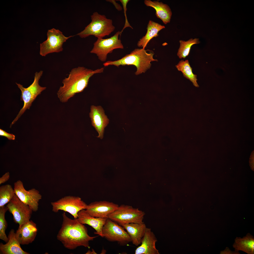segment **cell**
<instances>
[{
    "label": "cell",
    "instance_id": "1",
    "mask_svg": "<svg viewBox=\"0 0 254 254\" xmlns=\"http://www.w3.org/2000/svg\"><path fill=\"white\" fill-rule=\"evenodd\" d=\"M62 215V223L57 236V240L69 250H73L80 246L89 249V242L99 235L90 236L87 227L77 218H69L64 212Z\"/></svg>",
    "mask_w": 254,
    "mask_h": 254
},
{
    "label": "cell",
    "instance_id": "2",
    "mask_svg": "<svg viewBox=\"0 0 254 254\" xmlns=\"http://www.w3.org/2000/svg\"><path fill=\"white\" fill-rule=\"evenodd\" d=\"M104 67L94 70L83 67L72 69L68 76L62 81L57 93L58 98L62 103L68 101L76 93L81 92L86 88L90 78L94 74L103 72Z\"/></svg>",
    "mask_w": 254,
    "mask_h": 254
},
{
    "label": "cell",
    "instance_id": "3",
    "mask_svg": "<svg viewBox=\"0 0 254 254\" xmlns=\"http://www.w3.org/2000/svg\"><path fill=\"white\" fill-rule=\"evenodd\" d=\"M154 53L152 52L150 53L143 48H136L121 59L114 61H109L103 64L105 67L113 65L118 67L120 66L133 65L137 68L135 73L136 75L145 73L150 68L151 62L157 61L153 58Z\"/></svg>",
    "mask_w": 254,
    "mask_h": 254
},
{
    "label": "cell",
    "instance_id": "4",
    "mask_svg": "<svg viewBox=\"0 0 254 254\" xmlns=\"http://www.w3.org/2000/svg\"><path fill=\"white\" fill-rule=\"evenodd\" d=\"M91 21L84 29L77 35L81 38H85L91 35L97 39L103 38L109 36L115 30L112 20L107 18L104 15L94 12L91 16Z\"/></svg>",
    "mask_w": 254,
    "mask_h": 254
},
{
    "label": "cell",
    "instance_id": "5",
    "mask_svg": "<svg viewBox=\"0 0 254 254\" xmlns=\"http://www.w3.org/2000/svg\"><path fill=\"white\" fill-rule=\"evenodd\" d=\"M43 72L42 71H40L38 72H36L35 73L33 82L27 88H24L22 85L16 83L18 87L21 91L20 99L24 101V105L16 117L11 124L10 128L17 121L27 109H29L32 103L37 96L40 94L41 92L46 88L45 87L41 86L39 84V80L42 75Z\"/></svg>",
    "mask_w": 254,
    "mask_h": 254
},
{
    "label": "cell",
    "instance_id": "6",
    "mask_svg": "<svg viewBox=\"0 0 254 254\" xmlns=\"http://www.w3.org/2000/svg\"><path fill=\"white\" fill-rule=\"evenodd\" d=\"M145 212L138 208L124 204L109 214L108 218L119 224L130 223H142Z\"/></svg>",
    "mask_w": 254,
    "mask_h": 254
},
{
    "label": "cell",
    "instance_id": "7",
    "mask_svg": "<svg viewBox=\"0 0 254 254\" xmlns=\"http://www.w3.org/2000/svg\"><path fill=\"white\" fill-rule=\"evenodd\" d=\"M121 34L120 32L118 31L110 38L97 39L90 52L96 54L102 62L105 61L108 54L112 53L115 49L123 48L121 41L118 38Z\"/></svg>",
    "mask_w": 254,
    "mask_h": 254
},
{
    "label": "cell",
    "instance_id": "8",
    "mask_svg": "<svg viewBox=\"0 0 254 254\" xmlns=\"http://www.w3.org/2000/svg\"><path fill=\"white\" fill-rule=\"evenodd\" d=\"M47 36V39L40 44V54L42 56H45L51 53L62 52L64 43L74 36H65L59 29L53 28L48 30Z\"/></svg>",
    "mask_w": 254,
    "mask_h": 254
},
{
    "label": "cell",
    "instance_id": "9",
    "mask_svg": "<svg viewBox=\"0 0 254 254\" xmlns=\"http://www.w3.org/2000/svg\"><path fill=\"white\" fill-rule=\"evenodd\" d=\"M52 211L55 213L61 210L67 212L74 218H78V213L81 210L86 208L87 205L78 196H66L51 203Z\"/></svg>",
    "mask_w": 254,
    "mask_h": 254
},
{
    "label": "cell",
    "instance_id": "10",
    "mask_svg": "<svg viewBox=\"0 0 254 254\" xmlns=\"http://www.w3.org/2000/svg\"><path fill=\"white\" fill-rule=\"evenodd\" d=\"M103 238L111 242H116L121 246H124L131 242L128 234L124 228L117 223L107 218L102 229Z\"/></svg>",
    "mask_w": 254,
    "mask_h": 254
},
{
    "label": "cell",
    "instance_id": "11",
    "mask_svg": "<svg viewBox=\"0 0 254 254\" xmlns=\"http://www.w3.org/2000/svg\"><path fill=\"white\" fill-rule=\"evenodd\" d=\"M6 206L13 216L14 222L19 226L29 221L31 218L32 209L21 201L15 194Z\"/></svg>",
    "mask_w": 254,
    "mask_h": 254
},
{
    "label": "cell",
    "instance_id": "12",
    "mask_svg": "<svg viewBox=\"0 0 254 254\" xmlns=\"http://www.w3.org/2000/svg\"><path fill=\"white\" fill-rule=\"evenodd\" d=\"M13 188L16 195L21 201L28 205L33 211H37L39 202L42 198V195L38 190L35 188L26 190L20 180L14 183Z\"/></svg>",
    "mask_w": 254,
    "mask_h": 254
},
{
    "label": "cell",
    "instance_id": "13",
    "mask_svg": "<svg viewBox=\"0 0 254 254\" xmlns=\"http://www.w3.org/2000/svg\"><path fill=\"white\" fill-rule=\"evenodd\" d=\"M91 124L99 134L97 137L102 139L103 137L104 129L109 123V120L100 106H91L89 114Z\"/></svg>",
    "mask_w": 254,
    "mask_h": 254
},
{
    "label": "cell",
    "instance_id": "14",
    "mask_svg": "<svg viewBox=\"0 0 254 254\" xmlns=\"http://www.w3.org/2000/svg\"><path fill=\"white\" fill-rule=\"evenodd\" d=\"M119 206L117 204L107 201H95L87 205L86 210L93 217L107 218L108 215L116 210Z\"/></svg>",
    "mask_w": 254,
    "mask_h": 254
},
{
    "label": "cell",
    "instance_id": "15",
    "mask_svg": "<svg viewBox=\"0 0 254 254\" xmlns=\"http://www.w3.org/2000/svg\"><path fill=\"white\" fill-rule=\"evenodd\" d=\"M37 231L36 224L30 220L19 226L15 233L20 244L25 245L31 243L34 240Z\"/></svg>",
    "mask_w": 254,
    "mask_h": 254
},
{
    "label": "cell",
    "instance_id": "16",
    "mask_svg": "<svg viewBox=\"0 0 254 254\" xmlns=\"http://www.w3.org/2000/svg\"><path fill=\"white\" fill-rule=\"evenodd\" d=\"M157 239L150 228H147L141 245L135 250V254H159L155 244Z\"/></svg>",
    "mask_w": 254,
    "mask_h": 254
},
{
    "label": "cell",
    "instance_id": "17",
    "mask_svg": "<svg viewBox=\"0 0 254 254\" xmlns=\"http://www.w3.org/2000/svg\"><path fill=\"white\" fill-rule=\"evenodd\" d=\"M107 218L93 217L89 214L86 209H83L78 213V221L84 224H87L94 229L95 231L94 233L103 238L102 229Z\"/></svg>",
    "mask_w": 254,
    "mask_h": 254
},
{
    "label": "cell",
    "instance_id": "18",
    "mask_svg": "<svg viewBox=\"0 0 254 254\" xmlns=\"http://www.w3.org/2000/svg\"><path fill=\"white\" fill-rule=\"evenodd\" d=\"M8 241L5 244L0 243V254H29L21 248L15 230L12 229L8 236Z\"/></svg>",
    "mask_w": 254,
    "mask_h": 254
},
{
    "label": "cell",
    "instance_id": "19",
    "mask_svg": "<svg viewBox=\"0 0 254 254\" xmlns=\"http://www.w3.org/2000/svg\"><path fill=\"white\" fill-rule=\"evenodd\" d=\"M119 225L127 230L133 245L137 246L141 244L147 228L144 222Z\"/></svg>",
    "mask_w": 254,
    "mask_h": 254
},
{
    "label": "cell",
    "instance_id": "20",
    "mask_svg": "<svg viewBox=\"0 0 254 254\" xmlns=\"http://www.w3.org/2000/svg\"><path fill=\"white\" fill-rule=\"evenodd\" d=\"M144 3L147 6L152 7L155 9L156 16L161 20L164 24L170 22L172 12L167 5L162 2L150 0H145Z\"/></svg>",
    "mask_w": 254,
    "mask_h": 254
},
{
    "label": "cell",
    "instance_id": "21",
    "mask_svg": "<svg viewBox=\"0 0 254 254\" xmlns=\"http://www.w3.org/2000/svg\"><path fill=\"white\" fill-rule=\"evenodd\" d=\"M235 251H242L248 254H254V238L249 233L242 238L237 237L233 245Z\"/></svg>",
    "mask_w": 254,
    "mask_h": 254
},
{
    "label": "cell",
    "instance_id": "22",
    "mask_svg": "<svg viewBox=\"0 0 254 254\" xmlns=\"http://www.w3.org/2000/svg\"><path fill=\"white\" fill-rule=\"evenodd\" d=\"M165 27L158 23L150 20L147 25V31L145 35L140 39L137 43L139 47L145 49L149 41L153 38L158 36L159 32Z\"/></svg>",
    "mask_w": 254,
    "mask_h": 254
},
{
    "label": "cell",
    "instance_id": "23",
    "mask_svg": "<svg viewBox=\"0 0 254 254\" xmlns=\"http://www.w3.org/2000/svg\"><path fill=\"white\" fill-rule=\"evenodd\" d=\"M175 67L179 71L182 72L184 77L190 81L195 87H199L197 82V75L193 73L188 60H180Z\"/></svg>",
    "mask_w": 254,
    "mask_h": 254
},
{
    "label": "cell",
    "instance_id": "24",
    "mask_svg": "<svg viewBox=\"0 0 254 254\" xmlns=\"http://www.w3.org/2000/svg\"><path fill=\"white\" fill-rule=\"evenodd\" d=\"M179 42L180 45L177 55L180 59L185 58L189 55L192 46L200 43L199 39L197 38H191L186 41L180 40Z\"/></svg>",
    "mask_w": 254,
    "mask_h": 254
},
{
    "label": "cell",
    "instance_id": "25",
    "mask_svg": "<svg viewBox=\"0 0 254 254\" xmlns=\"http://www.w3.org/2000/svg\"><path fill=\"white\" fill-rule=\"evenodd\" d=\"M14 189L9 184L0 187V207L8 203L15 195Z\"/></svg>",
    "mask_w": 254,
    "mask_h": 254
},
{
    "label": "cell",
    "instance_id": "26",
    "mask_svg": "<svg viewBox=\"0 0 254 254\" xmlns=\"http://www.w3.org/2000/svg\"><path fill=\"white\" fill-rule=\"evenodd\" d=\"M8 210L6 206L0 207V239L5 242L8 241V237L5 233L7 224L5 218V213Z\"/></svg>",
    "mask_w": 254,
    "mask_h": 254
},
{
    "label": "cell",
    "instance_id": "27",
    "mask_svg": "<svg viewBox=\"0 0 254 254\" xmlns=\"http://www.w3.org/2000/svg\"><path fill=\"white\" fill-rule=\"evenodd\" d=\"M117 1H120L122 4L123 6V7L124 10V12L125 17V21L124 26L122 30L120 32V33L121 34L123 30L127 27H129L132 29L133 28L130 25V24L128 21L127 17L126 14V11L127 10V4L128 2L130 0H117Z\"/></svg>",
    "mask_w": 254,
    "mask_h": 254
},
{
    "label": "cell",
    "instance_id": "28",
    "mask_svg": "<svg viewBox=\"0 0 254 254\" xmlns=\"http://www.w3.org/2000/svg\"><path fill=\"white\" fill-rule=\"evenodd\" d=\"M0 135L5 136L9 140H13L15 139V136L14 135L12 134L8 133L1 129H0Z\"/></svg>",
    "mask_w": 254,
    "mask_h": 254
},
{
    "label": "cell",
    "instance_id": "29",
    "mask_svg": "<svg viewBox=\"0 0 254 254\" xmlns=\"http://www.w3.org/2000/svg\"><path fill=\"white\" fill-rule=\"evenodd\" d=\"M10 177V174L9 172L5 173L0 178V184L4 183L7 181L9 179Z\"/></svg>",
    "mask_w": 254,
    "mask_h": 254
},
{
    "label": "cell",
    "instance_id": "30",
    "mask_svg": "<svg viewBox=\"0 0 254 254\" xmlns=\"http://www.w3.org/2000/svg\"><path fill=\"white\" fill-rule=\"evenodd\" d=\"M220 254H239L240 253L238 251H232L228 247H226L223 250L221 251L220 253Z\"/></svg>",
    "mask_w": 254,
    "mask_h": 254
},
{
    "label": "cell",
    "instance_id": "31",
    "mask_svg": "<svg viewBox=\"0 0 254 254\" xmlns=\"http://www.w3.org/2000/svg\"><path fill=\"white\" fill-rule=\"evenodd\" d=\"M107 1L109 2L112 3L115 6L116 8L118 11L122 10V8L119 4L117 3L115 0H106Z\"/></svg>",
    "mask_w": 254,
    "mask_h": 254
},
{
    "label": "cell",
    "instance_id": "32",
    "mask_svg": "<svg viewBox=\"0 0 254 254\" xmlns=\"http://www.w3.org/2000/svg\"><path fill=\"white\" fill-rule=\"evenodd\" d=\"M254 152H253V154L251 155L250 156V164H251V167L252 168V169H253V168H254Z\"/></svg>",
    "mask_w": 254,
    "mask_h": 254
},
{
    "label": "cell",
    "instance_id": "33",
    "mask_svg": "<svg viewBox=\"0 0 254 254\" xmlns=\"http://www.w3.org/2000/svg\"><path fill=\"white\" fill-rule=\"evenodd\" d=\"M86 254H96V253L95 251L94 250L92 249V251L89 250L86 253Z\"/></svg>",
    "mask_w": 254,
    "mask_h": 254
}]
</instances>
